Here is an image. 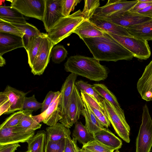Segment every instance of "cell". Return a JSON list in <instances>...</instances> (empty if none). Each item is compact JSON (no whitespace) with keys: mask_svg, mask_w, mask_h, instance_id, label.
<instances>
[{"mask_svg":"<svg viewBox=\"0 0 152 152\" xmlns=\"http://www.w3.org/2000/svg\"><path fill=\"white\" fill-rule=\"evenodd\" d=\"M46 131V140L58 141L64 137L70 136L71 134L69 129L59 122L47 127Z\"/></svg>","mask_w":152,"mask_h":152,"instance_id":"cell-26","label":"cell"},{"mask_svg":"<svg viewBox=\"0 0 152 152\" xmlns=\"http://www.w3.org/2000/svg\"><path fill=\"white\" fill-rule=\"evenodd\" d=\"M94 139L114 150H118L122 145V140L108 128H104L94 135Z\"/></svg>","mask_w":152,"mask_h":152,"instance_id":"cell-21","label":"cell"},{"mask_svg":"<svg viewBox=\"0 0 152 152\" xmlns=\"http://www.w3.org/2000/svg\"><path fill=\"white\" fill-rule=\"evenodd\" d=\"M46 142V132L38 131L27 142L28 151L30 152H44Z\"/></svg>","mask_w":152,"mask_h":152,"instance_id":"cell-27","label":"cell"},{"mask_svg":"<svg viewBox=\"0 0 152 152\" xmlns=\"http://www.w3.org/2000/svg\"><path fill=\"white\" fill-rule=\"evenodd\" d=\"M92 86L100 96L111 103L120 114L125 116L124 111L121 108L116 97L105 85L102 83H95Z\"/></svg>","mask_w":152,"mask_h":152,"instance_id":"cell-24","label":"cell"},{"mask_svg":"<svg viewBox=\"0 0 152 152\" xmlns=\"http://www.w3.org/2000/svg\"><path fill=\"white\" fill-rule=\"evenodd\" d=\"M6 64V61L2 56L0 55V66H3Z\"/></svg>","mask_w":152,"mask_h":152,"instance_id":"cell-49","label":"cell"},{"mask_svg":"<svg viewBox=\"0 0 152 152\" xmlns=\"http://www.w3.org/2000/svg\"><path fill=\"white\" fill-rule=\"evenodd\" d=\"M63 0H45L42 20L47 33L62 17Z\"/></svg>","mask_w":152,"mask_h":152,"instance_id":"cell-12","label":"cell"},{"mask_svg":"<svg viewBox=\"0 0 152 152\" xmlns=\"http://www.w3.org/2000/svg\"><path fill=\"white\" fill-rule=\"evenodd\" d=\"M33 112L31 110L25 114L17 126L27 131H35L40 129L42 125L34 119L32 115Z\"/></svg>","mask_w":152,"mask_h":152,"instance_id":"cell-31","label":"cell"},{"mask_svg":"<svg viewBox=\"0 0 152 152\" xmlns=\"http://www.w3.org/2000/svg\"><path fill=\"white\" fill-rule=\"evenodd\" d=\"M82 39L89 37L103 36L104 31L98 27L90 20H84L74 31Z\"/></svg>","mask_w":152,"mask_h":152,"instance_id":"cell-20","label":"cell"},{"mask_svg":"<svg viewBox=\"0 0 152 152\" xmlns=\"http://www.w3.org/2000/svg\"><path fill=\"white\" fill-rule=\"evenodd\" d=\"M137 88L142 99L147 102L152 101V60L138 80Z\"/></svg>","mask_w":152,"mask_h":152,"instance_id":"cell-15","label":"cell"},{"mask_svg":"<svg viewBox=\"0 0 152 152\" xmlns=\"http://www.w3.org/2000/svg\"><path fill=\"white\" fill-rule=\"evenodd\" d=\"M90 20L104 31L118 35L133 37L126 28L102 18L93 15Z\"/></svg>","mask_w":152,"mask_h":152,"instance_id":"cell-19","label":"cell"},{"mask_svg":"<svg viewBox=\"0 0 152 152\" xmlns=\"http://www.w3.org/2000/svg\"><path fill=\"white\" fill-rule=\"evenodd\" d=\"M102 104L106 115L116 133L125 142L129 143L130 128L125 116L120 114L113 105L105 99H102Z\"/></svg>","mask_w":152,"mask_h":152,"instance_id":"cell-6","label":"cell"},{"mask_svg":"<svg viewBox=\"0 0 152 152\" xmlns=\"http://www.w3.org/2000/svg\"><path fill=\"white\" fill-rule=\"evenodd\" d=\"M10 104L8 97L3 91L0 93V115L4 114L8 111Z\"/></svg>","mask_w":152,"mask_h":152,"instance_id":"cell-43","label":"cell"},{"mask_svg":"<svg viewBox=\"0 0 152 152\" xmlns=\"http://www.w3.org/2000/svg\"><path fill=\"white\" fill-rule=\"evenodd\" d=\"M22 38L4 33L0 32V55L16 49L24 48Z\"/></svg>","mask_w":152,"mask_h":152,"instance_id":"cell-18","label":"cell"},{"mask_svg":"<svg viewBox=\"0 0 152 152\" xmlns=\"http://www.w3.org/2000/svg\"><path fill=\"white\" fill-rule=\"evenodd\" d=\"M152 5V2H141L138 1L137 3L129 11L132 12L137 13L139 11Z\"/></svg>","mask_w":152,"mask_h":152,"instance_id":"cell-47","label":"cell"},{"mask_svg":"<svg viewBox=\"0 0 152 152\" xmlns=\"http://www.w3.org/2000/svg\"><path fill=\"white\" fill-rule=\"evenodd\" d=\"M80 0H63L62 3V14L64 17L70 15L71 11H73L75 7L81 1Z\"/></svg>","mask_w":152,"mask_h":152,"instance_id":"cell-40","label":"cell"},{"mask_svg":"<svg viewBox=\"0 0 152 152\" xmlns=\"http://www.w3.org/2000/svg\"><path fill=\"white\" fill-rule=\"evenodd\" d=\"M82 98L83 101L84 107L81 110V115L85 118V126L89 131L94 135L105 128L90 110L86 101L83 98Z\"/></svg>","mask_w":152,"mask_h":152,"instance_id":"cell-22","label":"cell"},{"mask_svg":"<svg viewBox=\"0 0 152 152\" xmlns=\"http://www.w3.org/2000/svg\"><path fill=\"white\" fill-rule=\"evenodd\" d=\"M72 137L83 145L94 139V135L89 131L85 125L78 121L75 124Z\"/></svg>","mask_w":152,"mask_h":152,"instance_id":"cell-28","label":"cell"},{"mask_svg":"<svg viewBox=\"0 0 152 152\" xmlns=\"http://www.w3.org/2000/svg\"><path fill=\"white\" fill-rule=\"evenodd\" d=\"M81 12L79 10L68 16L61 18L47 33L53 46L70 36L85 20Z\"/></svg>","mask_w":152,"mask_h":152,"instance_id":"cell-3","label":"cell"},{"mask_svg":"<svg viewBox=\"0 0 152 152\" xmlns=\"http://www.w3.org/2000/svg\"><path fill=\"white\" fill-rule=\"evenodd\" d=\"M151 152H152V151H151Z\"/></svg>","mask_w":152,"mask_h":152,"instance_id":"cell-53","label":"cell"},{"mask_svg":"<svg viewBox=\"0 0 152 152\" xmlns=\"http://www.w3.org/2000/svg\"><path fill=\"white\" fill-rule=\"evenodd\" d=\"M142 121L136 140L135 152H151L152 148V118L148 106L143 107Z\"/></svg>","mask_w":152,"mask_h":152,"instance_id":"cell-4","label":"cell"},{"mask_svg":"<svg viewBox=\"0 0 152 152\" xmlns=\"http://www.w3.org/2000/svg\"><path fill=\"white\" fill-rule=\"evenodd\" d=\"M79 152H87L86 150L82 149L79 148Z\"/></svg>","mask_w":152,"mask_h":152,"instance_id":"cell-50","label":"cell"},{"mask_svg":"<svg viewBox=\"0 0 152 152\" xmlns=\"http://www.w3.org/2000/svg\"><path fill=\"white\" fill-rule=\"evenodd\" d=\"M11 6L23 15L42 21L45 0H12Z\"/></svg>","mask_w":152,"mask_h":152,"instance_id":"cell-8","label":"cell"},{"mask_svg":"<svg viewBox=\"0 0 152 152\" xmlns=\"http://www.w3.org/2000/svg\"><path fill=\"white\" fill-rule=\"evenodd\" d=\"M77 140L72 139L70 136L65 137L64 152H79V148L77 144Z\"/></svg>","mask_w":152,"mask_h":152,"instance_id":"cell-44","label":"cell"},{"mask_svg":"<svg viewBox=\"0 0 152 152\" xmlns=\"http://www.w3.org/2000/svg\"><path fill=\"white\" fill-rule=\"evenodd\" d=\"M75 85L79 91H81L85 92L93 97L99 103L102 104L103 98L94 89L92 85L82 80L76 81Z\"/></svg>","mask_w":152,"mask_h":152,"instance_id":"cell-32","label":"cell"},{"mask_svg":"<svg viewBox=\"0 0 152 152\" xmlns=\"http://www.w3.org/2000/svg\"><path fill=\"white\" fill-rule=\"evenodd\" d=\"M0 19L11 23H27L24 15L11 6H0Z\"/></svg>","mask_w":152,"mask_h":152,"instance_id":"cell-25","label":"cell"},{"mask_svg":"<svg viewBox=\"0 0 152 152\" xmlns=\"http://www.w3.org/2000/svg\"><path fill=\"white\" fill-rule=\"evenodd\" d=\"M138 2V0L132 1L109 0L104 6L99 7L96 9L94 15L99 17H108L116 14L129 11Z\"/></svg>","mask_w":152,"mask_h":152,"instance_id":"cell-11","label":"cell"},{"mask_svg":"<svg viewBox=\"0 0 152 152\" xmlns=\"http://www.w3.org/2000/svg\"><path fill=\"white\" fill-rule=\"evenodd\" d=\"M24 152H30L28 151H26Z\"/></svg>","mask_w":152,"mask_h":152,"instance_id":"cell-52","label":"cell"},{"mask_svg":"<svg viewBox=\"0 0 152 152\" xmlns=\"http://www.w3.org/2000/svg\"><path fill=\"white\" fill-rule=\"evenodd\" d=\"M107 33L131 53L134 57L145 60L150 56L151 49L148 41L134 37L120 36Z\"/></svg>","mask_w":152,"mask_h":152,"instance_id":"cell-5","label":"cell"},{"mask_svg":"<svg viewBox=\"0 0 152 152\" xmlns=\"http://www.w3.org/2000/svg\"><path fill=\"white\" fill-rule=\"evenodd\" d=\"M35 134V131H27L18 126L0 129V145L26 142Z\"/></svg>","mask_w":152,"mask_h":152,"instance_id":"cell-10","label":"cell"},{"mask_svg":"<svg viewBox=\"0 0 152 152\" xmlns=\"http://www.w3.org/2000/svg\"><path fill=\"white\" fill-rule=\"evenodd\" d=\"M44 33L30 38L26 50L28 55V63L31 68L40 48Z\"/></svg>","mask_w":152,"mask_h":152,"instance_id":"cell-29","label":"cell"},{"mask_svg":"<svg viewBox=\"0 0 152 152\" xmlns=\"http://www.w3.org/2000/svg\"><path fill=\"white\" fill-rule=\"evenodd\" d=\"M65 137L57 141L46 140L44 152H64Z\"/></svg>","mask_w":152,"mask_h":152,"instance_id":"cell-38","label":"cell"},{"mask_svg":"<svg viewBox=\"0 0 152 152\" xmlns=\"http://www.w3.org/2000/svg\"><path fill=\"white\" fill-rule=\"evenodd\" d=\"M93 57L100 61L116 62L121 60H130L133 54L104 31L103 36L82 39Z\"/></svg>","mask_w":152,"mask_h":152,"instance_id":"cell-1","label":"cell"},{"mask_svg":"<svg viewBox=\"0 0 152 152\" xmlns=\"http://www.w3.org/2000/svg\"><path fill=\"white\" fill-rule=\"evenodd\" d=\"M30 110H23L12 113L0 125V129L17 126L25 114Z\"/></svg>","mask_w":152,"mask_h":152,"instance_id":"cell-33","label":"cell"},{"mask_svg":"<svg viewBox=\"0 0 152 152\" xmlns=\"http://www.w3.org/2000/svg\"><path fill=\"white\" fill-rule=\"evenodd\" d=\"M137 13L152 18V5L139 11Z\"/></svg>","mask_w":152,"mask_h":152,"instance_id":"cell-48","label":"cell"},{"mask_svg":"<svg viewBox=\"0 0 152 152\" xmlns=\"http://www.w3.org/2000/svg\"><path fill=\"white\" fill-rule=\"evenodd\" d=\"M84 107L80 94L75 85L66 114L59 121L67 128H70L78 121Z\"/></svg>","mask_w":152,"mask_h":152,"instance_id":"cell-7","label":"cell"},{"mask_svg":"<svg viewBox=\"0 0 152 152\" xmlns=\"http://www.w3.org/2000/svg\"><path fill=\"white\" fill-rule=\"evenodd\" d=\"M11 23L17 27L24 34V35L22 37V39L24 48L25 49L27 47L30 38L35 35H41L42 33L36 27L27 22L25 23Z\"/></svg>","mask_w":152,"mask_h":152,"instance_id":"cell-30","label":"cell"},{"mask_svg":"<svg viewBox=\"0 0 152 152\" xmlns=\"http://www.w3.org/2000/svg\"><path fill=\"white\" fill-rule=\"evenodd\" d=\"M42 103L38 102L35 97L34 94L29 97H25L24 99L23 110H29L36 111L42 108Z\"/></svg>","mask_w":152,"mask_h":152,"instance_id":"cell-39","label":"cell"},{"mask_svg":"<svg viewBox=\"0 0 152 152\" xmlns=\"http://www.w3.org/2000/svg\"><path fill=\"white\" fill-rule=\"evenodd\" d=\"M20 146L18 144L0 145V152H15Z\"/></svg>","mask_w":152,"mask_h":152,"instance_id":"cell-46","label":"cell"},{"mask_svg":"<svg viewBox=\"0 0 152 152\" xmlns=\"http://www.w3.org/2000/svg\"><path fill=\"white\" fill-rule=\"evenodd\" d=\"M56 94V92L50 91L47 94L42 103V107L41 113L45 111L48 107Z\"/></svg>","mask_w":152,"mask_h":152,"instance_id":"cell-45","label":"cell"},{"mask_svg":"<svg viewBox=\"0 0 152 152\" xmlns=\"http://www.w3.org/2000/svg\"><path fill=\"white\" fill-rule=\"evenodd\" d=\"M126 29L132 36L146 41H152V18L144 23Z\"/></svg>","mask_w":152,"mask_h":152,"instance_id":"cell-23","label":"cell"},{"mask_svg":"<svg viewBox=\"0 0 152 152\" xmlns=\"http://www.w3.org/2000/svg\"><path fill=\"white\" fill-rule=\"evenodd\" d=\"M80 91L81 97L85 99L89 106L105 113L102 104L99 103L93 97L85 92L81 91Z\"/></svg>","mask_w":152,"mask_h":152,"instance_id":"cell-42","label":"cell"},{"mask_svg":"<svg viewBox=\"0 0 152 152\" xmlns=\"http://www.w3.org/2000/svg\"><path fill=\"white\" fill-rule=\"evenodd\" d=\"M77 76L75 74L71 73L66 78L61 88L59 107L63 118L68 108Z\"/></svg>","mask_w":152,"mask_h":152,"instance_id":"cell-16","label":"cell"},{"mask_svg":"<svg viewBox=\"0 0 152 152\" xmlns=\"http://www.w3.org/2000/svg\"><path fill=\"white\" fill-rule=\"evenodd\" d=\"M99 18L126 28L129 26L144 23L151 18L129 11L116 14L110 17Z\"/></svg>","mask_w":152,"mask_h":152,"instance_id":"cell-14","label":"cell"},{"mask_svg":"<svg viewBox=\"0 0 152 152\" xmlns=\"http://www.w3.org/2000/svg\"><path fill=\"white\" fill-rule=\"evenodd\" d=\"M82 149L87 152H113L114 151L94 139L83 145Z\"/></svg>","mask_w":152,"mask_h":152,"instance_id":"cell-34","label":"cell"},{"mask_svg":"<svg viewBox=\"0 0 152 152\" xmlns=\"http://www.w3.org/2000/svg\"><path fill=\"white\" fill-rule=\"evenodd\" d=\"M64 65L66 72L92 81L104 80L108 76L107 68L94 57L80 55L71 56L68 58Z\"/></svg>","mask_w":152,"mask_h":152,"instance_id":"cell-2","label":"cell"},{"mask_svg":"<svg viewBox=\"0 0 152 152\" xmlns=\"http://www.w3.org/2000/svg\"><path fill=\"white\" fill-rule=\"evenodd\" d=\"M88 105L94 115L104 127L108 128L110 126V123L105 113L89 106L88 104Z\"/></svg>","mask_w":152,"mask_h":152,"instance_id":"cell-41","label":"cell"},{"mask_svg":"<svg viewBox=\"0 0 152 152\" xmlns=\"http://www.w3.org/2000/svg\"><path fill=\"white\" fill-rule=\"evenodd\" d=\"M61 96L60 91H56V95L48 109L40 114L33 116L36 121L39 123L43 122L50 126L55 125L63 118L59 107Z\"/></svg>","mask_w":152,"mask_h":152,"instance_id":"cell-13","label":"cell"},{"mask_svg":"<svg viewBox=\"0 0 152 152\" xmlns=\"http://www.w3.org/2000/svg\"><path fill=\"white\" fill-rule=\"evenodd\" d=\"M0 32L6 33L23 37V33L11 23L0 19Z\"/></svg>","mask_w":152,"mask_h":152,"instance_id":"cell-37","label":"cell"},{"mask_svg":"<svg viewBox=\"0 0 152 152\" xmlns=\"http://www.w3.org/2000/svg\"><path fill=\"white\" fill-rule=\"evenodd\" d=\"M115 152H120L118 150H116Z\"/></svg>","mask_w":152,"mask_h":152,"instance_id":"cell-51","label":"cell"},{"mask_svg":"<svg viewBox=\"0 0 152 152\" xmlns=\"http://www.w3.org/2000/svg\"><path fill=\"white\" fill-rule=\"evenodd\" d=\"M68 53L64 46L58 45H55L52 49L50 58L55 64H59L67 57Z\"/></svg>","mask_w":152,"mask_h":152,"instance_id":"cell-35","label":"cell"},{"mask_svg":"<svg viewBox=\"0 0 152 152\" xmlns=\"http://www.w3.org/2000/svg\"><path fill=\"white\" fill-rule=\"evenodd\" d=\"M53 46L47 33H44L39 50L31 68L34 75H40L43 74L49 62Z\"/></svg>","mask_w":152,"mask_h":152,"instance_id":"cell-9","label":"cell"},{"mask_svg":"<svg viewBox=\"0 0 152 152\" xmlns=\"http://www.w3.org/2000/svg\"><path fill=\"white\" fill-rule=\"evenodd\" d=\"M4 91L7 96L10 104V108L4 114L8 115L23 110L26 93L9 85L6 87Z\"/></svg>","mask_w":152,"mask_h":152,"instance_id":"cell-17","label":"cell"},{"mask_svg":"<svg viewBox=\"0 0 152 152\" xmlns=\"http://www.w3.org/2000/svg\"><path fill=\"white\" fill-rule=\"evenodd\" d=\"M84 8L81 14L85 20H90L94 15L96 9L99 7V0H85Z\"/></svg>","mask_w":152,"mask_h":152,"instance_id":"cell-36","label":"cell"}]
</instances>
